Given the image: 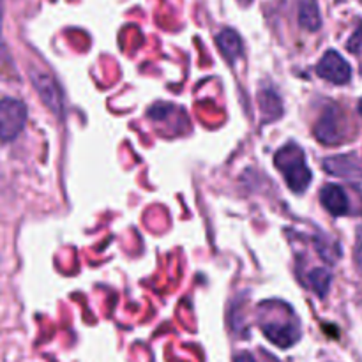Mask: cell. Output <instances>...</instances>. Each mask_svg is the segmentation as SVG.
Returning <instances> with one entry per match:
<instances>
[{"label": "cell", "instance_id": "5", "mask_svg": "<svg viewBox=\"0 0 362 362\" xmlns=\"http://www.w3.org/2000/svg\"><path fill=\"white\" fill-rule=\"evenodd\" d=\"M317 74L331 83L343 85L349 83L352 78V67L350 64L334 49H329L317 66Z\"/></svg>", "mask_w": 362, "mask_h": 362}, {"label": "cell", "instance_id": "9", "mask_svg": "<svg viewBox=\"0 0 362 362\" xmlns=\"http://www.w3.org/2000/svg\"><path fill=\"white\" fill-rule=\"evenodd\" d=\"M216 42L228 60H235L243 55V41H240L239 34L232 28H225L223 32H219Z\"/></svg>", "mask_w": 362, "mask_h": 362}, {"label": "cell", "instance_id": "14", "mask_svg": "<svg viewBox=\"0 0 362 362\" xmlns=\"http://www.w3.org/2000/svg\"><path fill=\"white\" fill-rule=\"evenodd\" d=\"M235 362H257L253 359V356H251V354H239V356L235 357Z\"/></svg>", "mask_w": 362, "mask_h": 362}, {"label": "cell", "instance_id": "13", "mask_svg": "<svg viewBox=\"0 0 362 362\" xmlns=\"http://www.w3.org/2000/svg\"><path fill=\"white\" fill-rule=\"evenodd\" d=\"M356 262H357V267H359L361 272H362V232H359V239H357Z\"/></svg>", "mask_w": 362, "mask_h": 362}, {"label": "cell", "instance_id": "7", "mask_svg": "<svg viewBox=\"0 0 362 362\" xmlns=\"http://www.w3.org/2000/svg\"><path fill=\"white\" fill-rule=\"evenodd\" d=\"M320 202L325 211L331 212L332 216H345L350 212V202L343 187L336 184H327L320 191Z\"/></svg>", "mask_w": 362, "mask_h": 362}, {"label": "cell", "instance_id": "4", "mask_svg": "<svg viewBox=\"0 0 362 362\" xmlns=\"http://www.w3.org/2000/svg\"><path fill=\"white\" fill-rule=\"evenodd\" d=\"M30 80H32V85H34V88L37 90L39 98L42 99V103H45L52 112L55 113L62 112L64 108L62 90H60L55 78H53L49 73H45V71L41 69H32Z\"/></svg>", "mask_w": 362, "mask_h": 362}, {"label": "cell", "instance_id": "16", "mask_svg": "<svg viewBox=\"0 0 362 362\" xmlns=\"http://www.w3.org/2000/svg\"><path fill=\"white\" fill-rule=\"evenodd\" d=\"M0 18H2V0H0Z\"/></svg>", "mask_w": 362, "mask_h": 362}, {"label": "cell", "instance_id": "12", "mask_svg": "<svg viewBox=\"0 0 362 362\" xmlns=\"http://www.w3.org/2000/svg\"><path fill=\"white\" fill-rule=\"evenodd\" d=\"M346 48H349V52H352V53L361 52V48H362V23H361V27L357 28L356 32H354L352 37L349 39V45H346Z\"/></svg>", "mask_w": 362, "mask_h": 362}, {"label": "cell", "instance_id": "2", "mask_svg": "<svg viewBox=\"0 0 362 362\" xmlns=\"http://www.w3.org/2000/svg\"><path fill=\"white\" fill-rule=\"evenodd\" d=\"M27 108L18 99H0V140L11 141L23 131Z\"/></svg>", "mask_w": 362, "mask_h": 362}, {"label": "cell", "instance_id": "1", "mask_svg": "<svg viewBox=\"0 0 362 362\" xmlns=\"http://www.w3.org/2000/svg\"><path fill=\"white\" fill-rule=\"evenodd\" d=\"M276 168L285 177L286 184L296 193H304L311 182V172L306 165L303 148L296 144H288L279 148L274 158Z\"/></svg>", "mask_w": 362, "mask_h": 362}, {"label": "cell", "instance_id": "6", "mask_svg": "<svg viewBox=\"0 0 362 362\" xmlns=\"http://www.w3.org/2000/svg\"><path fill=\"white\" fill-rule=\"evenodd\" d=\"M325 172L331 175L341 177V179L357 180L362 179V166L359 159L352 154L336 156V158H329L324 161Z\"/></svg>", "mask_w": 362, "mask_h": 362}, {"label": "cell", "instance_id": "15", "mask_svg": "<svg viewBox=\"0 0 362 362\" xmlns=\"http://www.w3.org/2000/svg\"><path fill=\"white\" fill-rule=\"evenodd\" d=\"M357 108H359V113L362 115V99L359 101V106H357Z\"/></svg>", "mask_w": 362, "mask_h": 362}, {"label": "cell", "instance_id": "10", "mask_svg": "<svg viewBox=\"0 0 362 362\" xmlns=\"http://www.w3.org/2000/svg\"><path fill=\"white\" fill-rule=\"evenodd\" d=\"M299 21L304 28L315 32L320 28L322 25V16L320 11H318L317 0H303L299 9Z\"/></svg>", "mask_w": 362, "mask_h": 362}, {"label": "cell", "instance_id": "3", "mask_svg": "<svg viewBox=\"0 0 362 362\" xmlns=\"http://www.w3.org/2000/svg\"><path fill=\"white\" fill-rule=\"evenodd\" d=\"M315 136L324 145H338L346 136V124L341 110L331 106L324 112L315 126Z\"/></svg>", "mask_w": 362, "mask_h": 362}, {"label": "cell", "instance_id": "8", "mask_svg": "<svg viewBox=\"0 0 362 362\" xmlns=\"http://www.w3.org/2000/svg\"><path fill=\"white\" fill-rule=\"evenodd\" d=\"M264 334L267 336L269 341H272L274 345L281 346V349H288V346H292L293 343L299 339L300 332H299V327L293 324H290V322H286V324H267L264 325Z\"/></svg>", "mask_w": 362, "mask_h": 362}, {"label": "cell", "instance_id": "11", "mask_svg": "<svg viewBox=\"0 0 362 362\" xmlns=\"http://www.w3.org/2000/svg\"><path fill=\"white\" fill-rule=\"evenodd\" d=\"M310 286L317 292L318 297H325V293L331 288V274L325 269H315L310 274Z\"/></svg>", "mask_w": 362, "mask_h": 362}]
</instances>
